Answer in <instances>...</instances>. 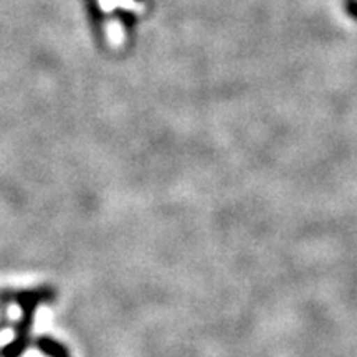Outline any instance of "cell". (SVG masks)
I'll return each mask as SVG.
<instances>
[{"mask_svg":"<svg viewBox=\"0 0 357 357\" xmlns=\"http://www.w3.org/2000/svg\"><path fill=\"white\" fill-rule=\"evenodd\" d=\"M346 10L349 13L351 19L357 20V0H346Z\"/></svg>","mask_w":357,"mask_h":357,"instance_id":"3","label":"cell"},{"mask_svg":"<svg viewBox=\"0 0 357 357\" xmlns=\"http://www.w3.org/2000/svg\"><path fill=\"white\" fill-rule=\"evenodd\" d=\"M10 300H15L22 310V318L15 324V337L0 351L2 357H20L30 346V331H32L33 316L37 307L45 301L55 298L52 288L42 287L35 289H22V291L8 294Z\"/></svg>","mask_w":357,"mask_h":357,"instance_id":"1","label":"cell"},{"mask_svg":"<svg viewBox=\"0 0 357 357\" xmlns=\"http://www.w3.org/2000/svg\"><path fill=\"white\" fill-rule=\"evenodd\" d=\"M40 351L43 352V354H47L48 357H70V351L68 347L61 344L60 341H56V339H53L50 336H42L37 339V344Z\"/></svg>","mask_w":357,"mask_h":357,"instance_id":"2","label":"cell"}]
</instances>
